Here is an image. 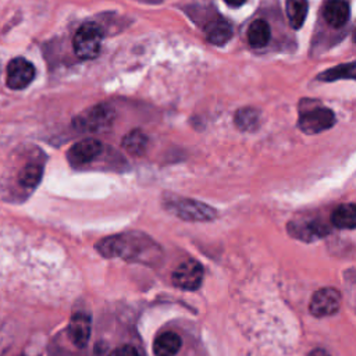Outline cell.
Wrapping results in <instances>:
<instances>
[{"instance_id":"1","label":"cell","mask_w":356,"mask_h":356,"mask_svg":"<svg viewBox=\"0 0 356 356\" xmlns=\"http://www.w3.org/2000/svg\"><path fill=\"white\" fill-rule=\"evenodd\" d=\"M96 249L104 257H120L129 261L152 263L159 256V246L149 236L139 232L107 236L96 243Z\"/></svg>"},{"instance_id":"2","label":"cell","mask_w":356,"mask_h":356,"mask_svg":"<svg viewBox=\"0 0 356 356\" xmlns=\"http://www.w3.org/2000/svg\"><path fill=\"white\" fill-rule=\"evenodd\" d=\"M103 31L96 22L82 24L74 35V51L82 60H90L100 53Z\"/></svg>"},{"instance_id":"3","label":"cell","mask_w":356,"mask_h":356,"mask_svg":"<svg viewBox=\"0 0 356 356\" xmlns=\"http://www.w3.org/2000/svg\"><path fill=\"white\" fill-rule=\"evenodd\" d=\"M164 206L170 213L186 221H210L217 216L213 207L193 199L172 197L165 200Z\"/></svg>"},{"instance_id":"4","label":"cell","mask_w":356,"mask_h":356,"mask_svg":"<svg viewBox=\"0 0 356 356\" xmlns=\"http://www.w3.org/2000/svg\"><path fill=\"white\" fill-rule=\"evenodd\" d=\"M115 118V111L111 106L102 103L96 104L79 115H76L72 121L74 127L79 131L85 132H99L113 125V121Z\"/></svg>"},{"instance_id":"5","label":"cell","mask_w":356,"mask_h":356,"mask_svg":"<svg viewBox=\"0 0 356 356\" xmlns=\"http://www.w3.org/2000/svg\"><path fill=\"white\" fill-rule=\"evenodd\" d=\"M335 124V114L327 107H316L299 117L298 127L307 135L320 134L330 129Z\"/></svg>"},{"instance_id":"6","label":"cell","mask_w":356,"mask_h":356,"mask_svg":"<svg viewBox=\"0 0 356 356\" xmlns=\"http://www.w3.org/2000/svg\"><path fill=\"white\" fill-rule=\"evenodd\" d=\"M172 284L185 291H195L203 281V267L193 259L182 261L171 275Z\"/></svg>"},{"instance_id":"7","label":"cell","mask_w":356,"mask_h":356,"mask_svg":"<svg viewBox=\"0 0 356 356\" xmlns=\"http://www.w3.org/2000/svg\"><path fill=\"white\" fill-rule=\"evenodd\" d=\"M36 70L33 64L22 57L13 58L7 65L6 83L10 89L19 90L26 88L35 78Z\"/></svg>"},{"instance_id":"8","label":"cell","mask_w":356,"mask_h":356,"mask_svg":"<svg viewBox=\"0 0 356 356\" xmlns=\"http://www.w3.org/2000/svg\"><path fill=\"white\" fill-rule=\"evenodd\" d=\"M341 306V293L335 288H321L310 299L309 310L316 317H327L338 312Z\"/></svg>"},{"instance_id":"9","label":"cell","mask_w":356,"mask_h":356,"mask_svg":"<svg viewBox=\"0 0 356 356\" xmlns=\"http://www.w3.org/2000/svg\"><path fill=\"white\" fill-rule=\"evenodd\" d=\"M102 143L96 139H83L76 143H74L68 152H67V159L68 161L75 165L81 167L85 164H89L93 161L100 153H102Z\"/></svg>"},{"instance_id":"10","label":"cell","mask_w":356,"mask_h":356,"mask_svg":"<svg viewBox=\"0 0 356 356\" xmlns=\"http://www.w3.org/2000/svg\"><path fill=\"white\" fill-rule=\"evenodd\" d=\"M288 231L291 232L292 236L302 239V241H316L330 232V228L318 221V220H312V221H299V222H292L288 224Z\"/></svg>"},{"instance_id":"11","label":"cell","mask_w":356,"mask_h":356,"mask_svg":"<svg viewBox=\"0 0 356 356\" xmlns=\"http://www.w3.org/2000/svg\"><path fill=\"white\" fill-rule=\"evenodd\" d=\"M68 337L78 348H83L90 337V317L86 313H75L68 324Z\"/></svg>"},{"instance_id":"12","label":"cell","mask_w":356,"mask_h":356,"mask_svg":"<svg viewBox=\"0 0 356 356\" xmlns=\"http://www.w3.org/2000/svg\"><path fill=\"white\" fill-rule=\"evenodd\" d=\"M323 15L325 22L332 28L343 26L350 15V7L346 0H327Z\"/></svg>"},{"instance_id":"13","label":"cell","mask_w":356,"mask_h":356,"mask_svg":"<svg viewBox=\"0 0 356 356\" xmlns=\"http://www.w3.org/2000/svg\"><path fill=\"white\" fill-rule=\"evenodd\" d=\"M181 337L174 331L161 332L153 345V352L156 356H175L181 349Z\"/></svg>"},{"instance_id":"14","label":"cell","mask_w":356,"mask_h":356,"mask_svg":"<svg viewBox=\"0 0 356 356\" xmlns=\"http://www.w3.org/2000/svg\"><path fill=\"white\" fill-rule=\"evenodd\" d=\"M206 38L216 46H222L232 38V26L225 19H214L204 28Z\"/></svg>"},{"instance_id":"15","label":"cell","mask_w":356,"mask_h":356,"mask_svg":"<svg viewBox=\"0 0 356 356\" xmlns=\"http://www.w3.org/2000/svg\"><path fill=\"white\" fill-rule=\"evenodd\" d=\"M271 38V31L264 19H256L249 25L248 42L254 49L264 47Z\"/></svg>"},{"instance_id":"16","label":"cell","mask_w":356,"mask_h":356,"mask_svg":"<svg viewBox=\"0 0 356 356\" xmlns=\"http://www.w3.org/2000/svg\"><path fill=\"white\" fill-rule=\"evenodd\" d=\"M331 222L341 229H353L356 225V210L353 203L338 206L331 214Z\"/></svg>"},{"instance_id":"17","label":"cell","mask_w":356,"mask_h":356,"mask_svg":"<svg viewBox=\"0 0 356 356\" xmlns=\"http://www.w3.org/2000/svg\"><path fill=\"white\" fill-rule=\"evenodd\" d=\"M309 11L307 0H286V17L293 29L302 28Z\"/></svg>"},{"instance_id":"18","label":"cell","mask_w":356,"mask_h":356,"mask_svg":"<svg viewBox=\"0 0 356 356\" xmlns=\"http://www.w3.org/2000/svg\"><path fill=\"white\" fill-rule=\"evenodd\" d=\"M122 147L134 156H140L147 147V136L140 129L128 132L122 139Z\"/></svg>"},{"instance_id":"19","label":"cell","mask_w":356,"mask_h":356,"mask_svg":"<svg viewBox=\"0 0 356 356\" xmlns=\"http://www.w3.org/2000/svg\"><path fill=\"white\" fill-rule=\"evenodd\" d=\"M40 178H42V167L36 163L24 165L18 174L19 185L24 188H28V189L35 188L39 184Z\"/></svg>"},{"instance_id":"20","label":"cell","mask_w":356,"mask_h":356,"mask_svg":"<svg viewBox=\"0 0 356 356\" xmlns=\"http://www.w3.org/2000/svg\"><path fill=\"white\" fill-rule=\"evenodd\" d=\"M259 118H260V114L256 108L245 107V108H241L236 111L235 124L242 131H252L257 127Z\"/></svg>"},{"instance_id":"21","label":"cell","mask_w":356,"mask_h":356,"mask_svg":"<svg viewBox=\"0 0 356 356\" xmlns=\"http://www.w3.org/2000/svg\"><path fill=\"white\" fill-rule=\"evenodd\" d=\"M339 78L353 79L355 78V63L339 65L337 68L328 70V71L323 72L321 75H318V79H323V81H334V79H339Z\"/></svg>"},{"instance_id":"22","label":"cell","mask_w":356,"mask_h":356,"mask_svg":"<svg viewBox=\"0 0 356 356\" xmlns=\"http://www.w3.org/2000/svg\"><path fill=\"white\" fill-rule=\"evenodd\" d=\"M110 356H139V353H138V350H136L134 346H131V345H122V346L115 348V349L110 353Z\"/></svg>"},{"instance_id":"23","label":"cell","mask_w":356,"mask_h":356,"mask_svg":"<svg viewBox=\"0 0 356 356\" xmlns=\"http://www.w3.org/2000/svg\"><path fill=\"white\" fill-rule=\"evenodd\" d=\"M10 342H11V334L7 331L6 327H0V356L8 348Z\"/></svg>"},{"instance_id":"24","label":"cell","mask_w":356,"mask_h":356,"mask_svg":"<svg viewBox=\"0 0 356 356\" xmlns=\"http://www.w3.org/2000/svg\"><path fill=\"white\" fill-rule=\"evenodd\" d=\"M309 356H330V353H328L327 350H324V349L317 348V349H313V350L309 353Z\"/></svg>"},{"instance_id":"25","label":"cell","mask_w":356,"mask_h":356,"mask_svg":"<svg viewBox=\"0 0 356 356\" xmlns=\"http://www.w3.org/2000/svg\"><path fill=\"white\" fill-rule=\"evenodd\" d=\"M229 7H239L242 6L246 0H224Z\"/></svg>"},{"instance_id":"26","label":"cell","mask_w":356,"mask_h":356,"mask_svg":"<svg viewBox=\"0 0 356 356\" xmlns=\"http://www.w3.org/2000/svg\"><path fill=\"white\" fill-rule=\"evenodd\" d=\"M22 356H26V355H22Z\"/></svg>"}]
</instances>
